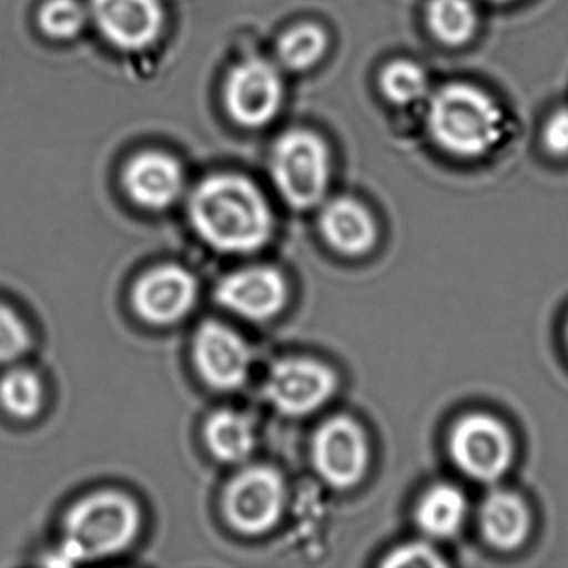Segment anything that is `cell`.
Returning a JSON list of instances; mask_svg holds the SVG:
<instances>
[{
    "mask_svg": "<svg viewBox=\"0 0 568 568\" xmlns=\"http://www.w3.org/2000/svg\"><path fill=\"white\" fill-rule=\"evenodd\" d=\"M0 404L18 418H32L44 404V384L36 372L14 368L0 378Z\"/></svg>",
    "mask_w": 568,
    "mask_h": 568,
    "instance_id": "obj_22",
    "label": "cell"
},
{
    "mask_svg": "<svg viewBox=\"0 0 568 568\" xmlns=\"http://www.w3.org/2000/svg\"><path fill=\"white\" fill-rule=\"evenodd\" d=\"M284 478L271 467H251L232 478L224 491L229 524L245 535H261L281 520L285 507Z\"/></svg>",
    "mask_w": 568,
    "mask_h": 568,
    "instance_id": "obj_7",
    "label": "cell"
},
{
    "mask_svg": "<svg viewBox=\"0 0 568 568\" xmlns=\"http://www.w3.org/2000/svg\"><path fill=\"white\" fill-rule=\"evenodd\" d=\"M481 534L498 550H514L524 544L530 527L527 505L511 491H491L480 507Z\"/></svg>",
    "mask_w": 568,
    "mask_h": 568,
    "instance_id": "obj_16",
    "label": "cell"
},
{
    "mask_svg": "<svg viewBox=\"0 0 568 568\" xmlns=\"http://www.w3.org/2000/svg\"><path fill=\"white\" fill-rule=\"evenodd\" d=\"M31 345L24 322L8 305L0 304V364L21 357Z\"/></svg>",
    "mask_w": 568,
    "mask_h": 568,
    "instance_id": "obj_24",
    "label": "cell"
},
{
    "mask_svg": "<svg viewBox=\"0 0 568 568\" xmlns=\"http://www.w3.org/2000/svg\"><path fill=\"white\" fill-rule=\"evenodd\" d=\"M187 212L199 237L225 254L257 252L274 234V214L264 192L241 174L222 172L199 182Z\"/></svg>",
    "mask_w": 568,
    "mask_h": 568,
    "instance_id": "obj_1",
    "label": "cell"
},
{
    "mask_svg": "<svg viewBox=\"0 0 568 568\" xmlns=\"http://www.w3.org/2000/svg\"><path fill=\"white\" fill-rule=\"evenodd\" d=\"M197 298V281L179 265H159L145 272L132 291L139 317L155 325L175 324L184 318Z\"/></svg>",
    "mask_w": 568,
    "mask_h": 568,
    "instance_id": "obj_12",
    "label": "cell"
},
{
    "mask_svg": "<svg viewBox=\"0 0 568 568\" xmlns=\"http://www.w3.org/2000/svg\"><path fill=\"white\" fill-rule=\"evenodd\" d=\"M425 129L445 154L478 159L500 145L507 121L504 109L484 89L467 82H450L425 101Z\"/></svg>",
    "mask_w": 568,
    "mask_h": 568,
    "instance_id": "obj_2",
    "label": "cell"
},
{
    "mask_svg": "<svg viewBox=\"0 0 568 568\" xmlns=\"http://www.w3.org/2000/svg\"><path fill=\"white\" fill-rule=\"evenodd\" d=\"M567 338H568V331H567Z\"/></svg>",
    "mask_w": 568,
    "mask_h": 568,
    "instance_id": "obj_28",
    "label": "cell"
},
{
    "mask_svg": "<svg viewBox=\"0 0 568 568\" xmlns=\"http://www.w3.org/2000/svg\"><path fill=\"white\" fill-rule=\"evenodd\" d=\"M122 185L125 194L139 207L145 211H165L184 194V168L168 152H139L125 164Z\"/></svg>",
    "mask_w": 568,
    "mask_h": 568,
    "instance_id": "obj_14",
    "label": "cell"
},
{
    "mask_svg": "<svg viewBox=\"0 0 568 568\" xmlns=\"http://www.w3.org/2000/svg\"><path fill=\"white\" fill-rule=\"evenodd\" d=\"M315 470L332 487L348 488L367 470V437L357 422L334 417L322 424L312 440Z\"/></svg>",
    "mask_w": 568,
    "mask_h": 568,
    "instance_id": "obj_10",
    "label": "cell"
},
{
    "mask_svg": "<svg viewBox=\"0 0 568 568\" xmlns=\"http://www.w3.org/2000/svg\"><path fill=\"white\" fill-rule=\"evenodd\" d=\"M142 515L129 495L101 490L81 498L68 511L59 555L65 565L101 560L128 550L139 531Z\"/></svg>",
    "mask_w": 568,
    "mask_h": 568,
    "instance_id": "obj_3",
    "label": "cell"
},
{
    "mask_svg": "<svg viewBox=\"0 0 568 568\" xmlns=\"http://www.w3.org/2000/svg\"><path fill=\"white\" fill-rule=\"evenodd\" d=\"M378 88L388 104L402 109L425 104L432 94L427 71L408 59H397L384 65L378 75Z\"/></svg>",
    "mask_w": 568,
    "mask_h": 568,
    "instance_id": "obj_21",
    "label": "cell"
},
{
    "mask_svg": "<svg viewBox=\"0 0 568 568\" xmlns=\"http://www.w3.org/2000/svg\"><path fill=\"white\" fill-rule=\"evenodd\" d=\"M192 355L205 384L217 390H235L247 381L252 358L248 345L221 322L207 321L197 328Z\"/></svg>",
    "mask_w": 568,
    "mask_h": 568,
    "instance_id": "obj_11",
    "label": "cell"
},
{
    "mask_svg": "<svg viewBox=\"0 0 568 568\" xmlns=\"http://www.w3.org/2000/svg\"><path fill=\"white\" fill-rule=\"evenodd\" d=\"M337 387V378L327 365L307 357L278 361L265 381L267 400L291 417L318 410Z\"/></svg>",
    "mask_w": 568,
    "mask_h": 568,
    "instance_id": "obj_9",
    "label": "cell"
},
{
    "mask_svg": "<svg viewBox=\"0 0 568 568\" xmlns=\"http://www.w3.org/2000/svg\"><path fill=\"white\" fill-rule=\"evenodd\" d=\"M318 227L332 248L351 257L367 254L377 241V225L371 211L351 197L327 202L322 209Z\"/></svg>",
    "mask_w": 568,
    "mask_h": 568,
    "instance_id": "obj_15",
    "label": "cell"
},
{
    "mask_svg": "<svg viewBox=\"0 0 568 568\" xmlns=\"http://www.w3.org/2000/svg\"><path fill=\"white\" fill-rule=\"evenodd\" d=\"M284 275L271 267H248L229 274L215 288V301L247 321L275 317L287 304Z\"/></svg>",
    "mask_w": 568,
    "mask_h": 568,
    "instance_id": "obj_13",
    "label": "cell"
},
{
    "mask_svg": "<svg viewBox=\"0 0 568 568\" xmlns=\"http://www.w3.org/2000/svg\"><path fill=\"white\" fill-rule=\"evenodd\" d=\"M204 435L211 454L225 464L245 460L255 448L254 425L241 412H215L205 424Z\"/></svg>",
    "mask_w": 568,
    "mask_h": 568,
    "instance_id": "obj_17",
    "label": "cell"
},
{
    "mask_svg": "<svg viewBox=\"0 0 568 568\" xmlns=\"http://www.w3.org/2000/svg\"><path fill=\"white\" fill-rule=\"evenodd\" d=\"M384 565L395 568H435L444 567L445 560L428 545L408 544L392 551Z\"/></svg>",
    "mask_w": 568,
    "mask_h": 568,
    "instance_id": "obj_25",
    "label": "cell"
},
{
    "mask_svg": "<svg viewBox=\"0 0 568 568\" xmlns=\"http://www.w3.org/2000/svg\"><path fill=\"white\" fill-rule=\"evenodd\" d=\"M272 182L281 197L297 211L321 204L331 181V151L308 129H291L275 139L268 159Z\"/></svg>",
    "mask_w": 568,
    "mask_h": 568,
    "instance_id": "obj_4",
    "label": "cell"
},
{
    "mask_svg": "<svg viewBox=\"0 0 568 568\" xmlns=\"http://www.w3.org/2000/svg\"><path fill=\"white\" fill-rule=\"evenodd\" d=\"M285 99L284 74L277 62L247 58L224 82V108L242 129H264L277 119Z\"/></svg>",
    "mask_w": 568,
    "mask_h": 568,
    "instance_id": "obj_5",
    "label": "cell"
},
{
    "mask_svg": "<svg viewBox=\"0 0 568 568\" xmlns=\"http://www.w3.org/2000/svg\"><path fill=\"white\" fill-rule=\"evenodd\" d=\"M328 51L324 28L312 22L294 26L278 38L275 58L282 71L305 72L315 68Z\"/></svg>",
    "mask_w": 568,
    "mask_h": 568,
    "instance_id": "obj_20",
    "label": "cell"
},
{
    "mask_svg": "<svg viewBox=\"0 0 568 568\" xmlns=\"http://www.w3.org/2000/svg\"><path fill=\"white\" fill-rule=\"evenodd\" d=\"M490 2H495V4H507V2H511V0H490Z\"/></svg>",
    "mask_w": 568,
    "mask_h": 568,
    "instance_id": "obj_27",
    "label": "cell"
},
{
    "mask_svg": "<svg viewBox=\"0 0 568 568\" xmlns=\"http://www.w3.org/2000/svg\"><path fill=\"white\" fill-rule=\"evenodd\" d=\"M450 455L467 477L495 481L508 470L514 458V440L500 420L487 414H470L452 428Z\"/></svg>",
    "mask_w": 568,
    "mask_h": 568,
    "instance_id": "obj_6",
    "label": "cell"
},
{
    "mask_svg": "<svg viewBox=\"0 0 568 568\" xmlns=\"http://www.w3.org/2000/svg\"><path fill=\"white\" fill-rule=\"evenodd\" d=\"M425 22L440 44L462 48L477 34L478 12L471 0H428Z\"/></svg>",
    "mask_w": 568,
    "mask_h": 568,
    "instance_id": "obj_19",
    "label": "cell"
},
{
    "mask_svg": "<svg viewBox=\"0 0 568 568\" xmlns=\"http://www.w3.org/2000/svg\"><path fill=\"white\" fill-rule=\"evenodd\" d=\"M38 24L54 41H72L91 24L88 4L81 0H45L38 12Z\"/></svg>",
    "mask_w": 568,
    "mask_h": 568,
    "instance_id": "obj_23",
    "label": "cell"
},
{
    "mask_svg": "<svg viewBox=\"0 0 568 568\" xmlns=\"http://www.w3.org/2000/svg\"><path fill=\"white\" fill-rule=\"evenodd\" d=\"M541 144L555 158H568V105L551 112L541 129Z\"/></svg>",
    "mask_w": 568,
    "mask_h": 568,
    "instance_id": "obj_26",
    "label": "cell"
},
{
    "mask_svg": "<svg viewBox=\"0 0 568 568\" xmlns=\"http://www.w3.org/2000/svg\"><path fill=\"white\" fill-rule=\"evenodd\" d=\"M88 9L102 39L122 52L158 44L168 22L161 0H89Z\"/></svg>",
    "mask_w": 568,
    "mask_h": 568,
    "instance_id": "obj_8",
    "label": "cell"
},
{
    "mask_svg": "<svg viewBox=\"0 0 568 568\" xmlns=\"http://www.w3.org/2000/svg\"><path fill=\"white\" fill-rule=\"evenodd\" d=\"M467 517V498L454 485L440 484L425 491L415 518L418 527L435 538L457 534Z\"/></svg>",
    "mask_w": 568,
    "mask_h": 568,
    "instance_id": "obj_18",
    "label": "cell"
}]
</instances>
